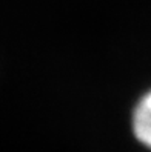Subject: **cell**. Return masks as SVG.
<instances>
[{"mask_svg":"<svg viewBox=\"0 0 151 152\" xmlns=\"http://www.w3.org/2000/svg\"><path fill=\"white\" fill-rule=\"evenodd\" d=\"M133 128L136 137L151 149V92L147 94L136 106Z\"/></svg>","mask_w":151,"mask_h":152,"instance_id":"6da1fadb","label":"cell"}]
</instances>
